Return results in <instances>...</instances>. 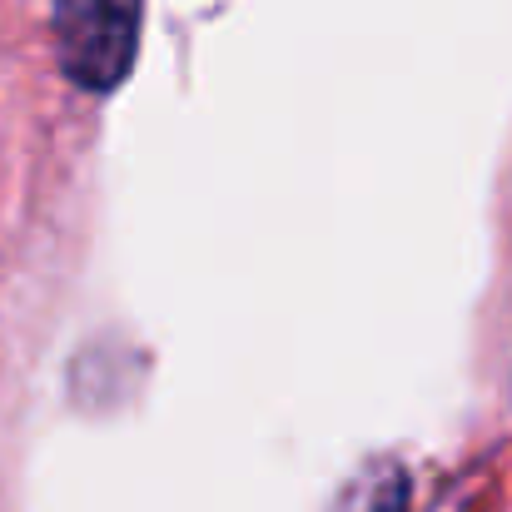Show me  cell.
<instances>
[{
	"label": "cell",
	"instance_id": "cell-2",
	"mask_svg": "<svg viewBox=\"0 0 512 512\" xmlns=\"http://www.w3.org/2000/svg\"><path fill=\"white\" fill-rule=\"evenodd\" d=\"M408 503V488H403V473L398 468H383L368 478V488H358L353 498H343L339 512H403Z\"/></svg>",
	"mask_w": 512,
	"mask_h": 512
},
{
	"label": "cell",
	"instance_id": "cell-1",
	"mask_svg": "<svg viewBox=\"0 0 512 512\" xmlns=\"http://www.w3.org/2000/svg\"><path fill=\"white\" fill-rule=\"evenodd\" d=\"M140 45V0H55V50L75 85L115 90Z\"/></svg>",
	"mask_w": 512,
	"mask_h": 512
}]
</instances>
